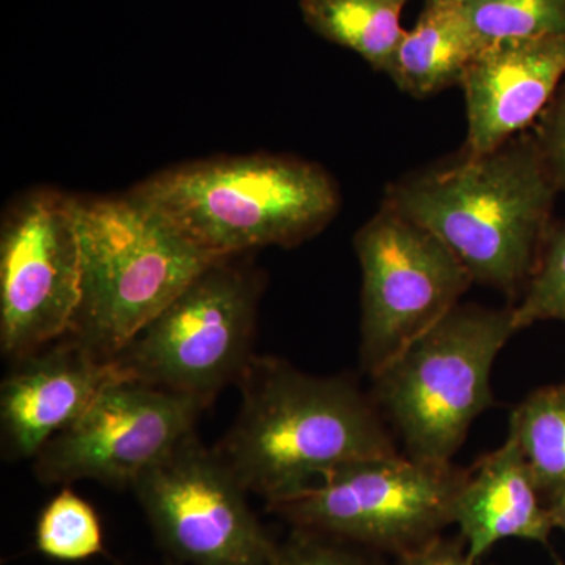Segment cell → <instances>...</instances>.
<instances>
[{"label":"cell","mask_w":565,"mask_h":565,"mask_svg":"<svg viewBox=\"0 0 565 565\" xmlns=\"http://www.w3.org/2000/svg\"><path fill=\"white\" fill-rule=\"evenodd\" d=\"M241 408L215 451L266 504L371 457L399 455L371 393L349 375H313L255 355L237 382Z\"/></svg>","instance_id":"1"},{"label":"cell","mask_w":565,"mask_h":565,"mask_svg":"<svg viewBox=\"0 0 565 565\" xmlns=\"http://www.w3.org/2000/svg\"><path fill=\"white\" fill-rule=\"evenodd\" d=\"M120 379L131 377L117 360L103 359L70 337L18 360L0 386L3 456L35 459Z\"/></svg>","instance_id":"12"},{"label":"cell","mask_w":565,"mask_h":565,"mask_svg":"<svg viewBox=\"0 0 565 565\" xmlns=\"http://www.w3.org/2000/svg\"><path fill=\"white\" fill-rule=\"evenodd\" d=\"M514 308L516 330L534 322H565V222H553L533 275Z\"/></svg>","instance_id":"20"},{"label":"cell","mask_w":565,"mask_h":565,"mask_svg":"<svg viewBox=\"0 0 565 565\" xmlns=\"http://www.w3.org/2000/svg\"><path fill=\"white\" fill-rule=\"evenodd\" d=\"M353 248L362 270L360 360L373 377L451 313L475 280L448 245L384 203Z\"/></svg>","instance_id":"8"},{"label":"cell","mask_w":565,"mask_h":565,"mask_svg":"<svg viewBox=\"0 0 565 565\" xmlns=\"http://www.w3.org/2000/svg\"><path fill=\"white\" fill-rule=\"evenodd\" d=\"M557 189L533 132L386 185L382 203L434 233L475 282L522 296L553 221Z\"/></svg>","instance_id":"2"},{"label":"cell","mask_w":565,"mask_h":565,"mask_svg":"<svg viewBox=\"0 0 565 565\" xmlns=\"http://www.w3.org/2000/svg\"><path fill=\"white\" fill-rule=\"evenodd\" d=\"M544 497L565 489V384L531 393L509 418Z\"/></svg>","instance_id":"17"},{"label":"cell","mask_w":565,"mask_h":565,"mask_svg":"<svg viewBox=\"0 0 565 565\" xmlns=\"http://www.w3.org/2000/svg\"><path fill=\"white\" fill-rule=\"evenodd\" d=\"M81 300L77 196L22 193L0 223V351L11 362L70 333Z\"/></svg>","instance_id":"9"},{"label":"cell","mask_w":565,"mask_h":565,"mask_svg":"<svg viewBox=\"0 0 565 565\" xmlns=\"http://www.w3.org/2000/svg\"><path fill=\"white\" fill-rule=\"evenodd\" d=\"M515 434L468 470L452 512L468 559L478 563L508 539L548 544L555 530Z\"/></svg>","instance_id":"14"},{"label":"cell","mask_w":565,"mask_h":565,"mask_svg":"<svg viewBox=\"0 0 565 565\" xmlns=\"http://www.w3.org/2000/svg\"><path fill=\"white\" fill-rule=\"evenodd\" d=\"M396 565H478L468 559L465 545L460 546L437 537L407 555L399 556Z\"/></svg>","instance_id":"23"},{"label":"cell","mask_w":565,"mask_h":565,"mask_svg":"<svg viewBox=\"0 0 565 565\" xmlns=\"http://www.w3.org/2000/svg\"><path fill=\"white\" fill-rule=\"evenodd\" d=\"M565 79V35L487 46L459 87L467 106L465 156H481L530 131Z\"/></svg>","instance_id":"13"},{"label":"cell","mask_w":565,"mask_h":565,"mask_svg":"<svg viewBox=\"0 0 565 565\" xmlns=\"http://www.w3.org/2000/svg\"><path fill=\"white\" fill-rule=\"evenodd\" d=\"M516 332L511 305L460 303L371 377V396L405 456L452 465L476 419L493 404L494 362Z\"/></svg>","instance_id":"5"},{"label":"cell","mask_w":565,"mask_h":565,"mask_svg":"<svg viewBox=\"0 0 565 565\" xmlns=\"http://www.w3.org/2000/svg\"><path fill=\"white\" fill-rule=\"evenodd\" d=\"M546 508L552 516L553 525L565 531V489L546 497Z\"/></svg>","instance_id":"24"},{"label":"cell","mask_w":565,"mask_h":565,"mask_svg":"<svg viewBox=\"0 0 565 565\" xmlns=\"http://www.w3.org/2000/svg\"><path fill=\"white\" fill-rule=\"evenodd\" d=\"M117 565H121V564H117Z\"/></svg>","instance_id":"26"},{"label":"cell","mask_w":565,"mask_h":565,"mask_svg":"<svg viewBox=\"0 0 565 565\" xmlns=\"http://www.w3.org/2000/svg\"><path fill=\"white\" fill-rule=\"evenodd\" d=\"M162 548L188 565H273L267 534L215 449L195 434L131 487Z\"/></svg>","instance_id":"10"},{"label":"cell","mask_w":565,"mask_h":565,"mask_svg":"<svg viewBox=\"0 0 565 565\" xmlns=\"http://www.w3.org/2000/svg\"><path fill=\"white\" fill-rule=\"evenodd\" d=\"M463 11L486 46L565 35V0H470Z\"/></svg>","instance_id":"19"},{"label":"cell","mask_w":565,"mask_h":565,"mask_svg":"<svg viewBox=\"0 0 565 565\" xmlns=\"http://www.w3.org/2000/svg\"><path fill=\"white\" fill-rule=\"evenodd\" d=\"M438 2H451V3H467L470 2V0H438Z\"/></svg>","instance_id":"25"},{"label":"cell","mask_w":565,"mask_h":565,"mask_svg":"<svg viewBox=\"0 0 565 565\" xmlns=\"http://www.w3.org/2000/svg\"><path fill=\"white\" fill-rule=\"evenodd\" d=\"M263 277L244 255L211 264L114 360L134 381L204 407L237 384L253 356Z\"/></svg>","instance_id":"6"},{"label":"cell","mask_w":565,"mask_h":565,"mask_svg":"<svg viewBox=\"0 0 565 565\" xmlns=\"http://www.w3.org/2000/svg\"><path fill=\"white\" fill-rule=\"evenodd\" d=\"M204 408L184 394L120 379L44 445L33 459V473L50 486L96 481L132 487L195 434Z\"/></svg>","instance_id":"11"},{"label":"cell","mask_w":565,"mask_h":565,"mask_svg":"<svg viewBox=\"0 0 565 565\" xmlns=\"http://www.w3.org/2000/svg\"><path fill=\"white\" fill-rule=\"evenodd\" d=\"M462 3L426 0L412 31H405L386 76L416 99L459 87L465 71L486 50Z\"/></svg>","instance_id":"15"},{"label":"cell","mask_w":565,"mask_h":565,"mask_svg":"<svg viewBox=\"0 0 565 565\" xmlns=\"http://www.w3.org/2000/svg\"><path fill=\"white\" fill-rule=\"evenodd\" d=\"M81 300L66 337L114 360L217 256L131 189L77 196Z\"/></svg>","instance_id":"4"},{"label":"cell","mask_w":565,"mask_h":565,"mask_svg":"<svg viewBox=\"0 0 565 565\" xmlns=\"http://www.w3.org/2000/svg\"><path fill=\"white\" fill-rule=\"evenodd\" d=\"M33 541L41 555L61 563H81L106 553L98 512L70 487L44 505Z\"/></svg>","instance_id":"18"},{"label":"cell","mask_w":565,"mask_h":565,"mask_svg":"<svg viewBox=\"0 0 565 565\" xmlns=\"http://www.w3.org/2000/svg\"><path fill=\"white\" fill-rule=\"evenodd\" d=\"M408 0H299L305 24L323 40L355 52L385 73L405 31L401 14Z\"/></svg>","instance_id":"16"},{"label":"cell","mask_w":565,"mask_h":565,"mask_svg":"<svg viewBox=\"0 0 565 565\" xmlns=\"http://www.w3.org/2000/svg\"><path fill=\"white\" fill-rule=\"evenodd\" d=\"M359 548L329 535L294 530L291 537L278 545L273 565H377Z\"/></svg>","instance_id":"21"},{"label":"cell","mask_w":565,"mask_h":565,"mask_svg":"<svg viewBox=\"0 0 565 565\" xmlns=\"http://www.w3.org/2000/svg\"><path fill=\"white\" fill-rule=\"evenodd\" d=\"M131 191L217 258L297 247L341 206L337 181L319 163L267 152L181 163Z\"/></svg>","instance_id":"3"},{"label":"cell","mask_w":565,"mask_h":565,"mask_svg":"<svg viewBox=\"0 0 565 565\" xmlns=\"http://www.w3.org/2000/svg\"><path fill=\"white\" fill-rule=\"evenodd\" d=\"M468 470L405 455L344 465L299 493L266 504L294 530L403 556L440 537Z\"/></svg>","instance_id":"7"},{"label":"cell","mask_w":565,"mask_h":565,"mask_svg":"<svg viewBox=\"0 0 565 565\" xmlns=\"http://www.w3.org/2000/svg\"><path fill=\"white\" fill-rule=\"evenodd\" d=\"M531 132L557 192H565V79Z\"/></svg>","instance_id":"22"}]
</instances>
